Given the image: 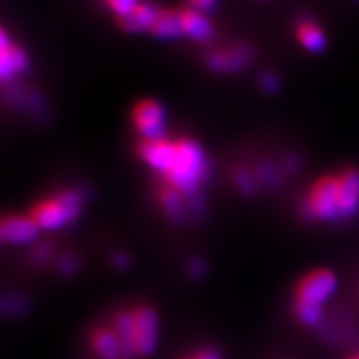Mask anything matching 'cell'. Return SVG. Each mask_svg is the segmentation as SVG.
I'll return each mask as SVG.
<instances>
[{
	"label": "cell",
	"instance_id": "7",
	"mask_svg": "<svg viewBox=\"0 0 359 359\" xmlns=\"http://www.w3.org/2000/svg\"><path fill=\"white\" fill-rule=\"evenodd\" d=\"M138 153L144 162H147L154 170L165 174L174 162L175 144L166 141L165 138L144 140L140 144Z\"/></svg>",
	"mask_w": 359,
	"mask_h": 359
},
{
	"label": "cell",
	"instance_id": "19",
	"mask_svg": "<svg viewBox=\"0 0 359 359\" xmlns=\"http://www.w3.org/2000/svg\"><path fill=\"white\" fill-rule=\"evenodd\" d=\"M294 313L297 319L302 325H306V327H314V325H318L322 319V307L306 306V304H298V302H294Z\"/></svg>",
	"mask_w": 359,
	"mask_h": 359
},
{
	"label": "cell",
	"instance_id": "20",
	"mask_svg": "<svg viewBox=\"0 0 359 359\" xmlns=\"http://www.w3.org/2000/svg\"><path fill=\"white\" fill-rule=\"evenodd\" d=\"M233 182L240 189V192L245 195H252L255 194V182L250 175V172H247L245 170H238L233 175Z\"/></svg>",
	"mask_w": 359,
	"mask_h": 359
},
{
	"label": "cell",
	"instance_id": "4",
	"mask_svg": "<svg viewBox=\"0 0 359 359\" xmlns=\"http://www.w3.org/2000/svg\"><path fill=\"white\" fill-rule=\"evenodd\" d=\"M337 289V276L328 268L313 269L302 277L295 287L298 304L322 307Z\"/></svg>",
	"mask_w": 359,
	"mask_h": 359
},
{
	"label": "cell",
	"instance_id": "21",
	"mask_svg": "<svg viewBox=\"0 0 359 359\" xmlns=\"http://www.w3.org/2000/svg\"><path fill=\"white\" fill-rule=\"evenodd\" d=\"M9 304H11V307L4 309V311L6 314H11V316H17V314L26 313L27 306H26V299L25 298L15 297V295H13L11 298H5L4 299V306H9Z\"/></svg>",
	"mask_w": 359,
	"mask_h": 359
},
{
	"label": "cell",
	"instance_id": "5",
	"mask_svg": "<svg viewBox=\"0 0 359 359\" xmlns=\"http://www.w3.org/2000/svg\"><path fill=\"white\" fill-rule=\"evenodd\" d=\"M307 215L319 220L340 219L339 207V180L334 177H323L313 186L309 199L304 205Z\"/></svg>",
	"mask_w": 359,
	"mask_h": 359
},
{
	"label": "cell",
	"instance_id": "12",
	"mask_svg": "<svg viewBox=\"0 0 359 359\" xmlns=\"http://www.w3.org/2000/svg\"><path fill=\"white\" fill-rule=\"evenodd\" d=\"M2 55H0V74H2V80L6 81L11 76L17 72H21L26 69L27 59L25 53L15 45H11L5 32H2Z\"/></svg>",
	"mask_w": 359,
	"mask_h": 359
},
{
	"label": "cell",
	"instance_id": "15",
	"mask_svg": "<svg viewBox=\"0 0 359 359\" xmlns=\"http://www.w3.org/2000/svg\"><path fill=\"white\" fill-rule=\"evenodd\" d=\"M250 57L247 48H235L228 53H212L208 55V65L215 71H238Z\"/></svg>",
	"mask_w": 359,
	"mask_h": 359
},
{
	"label": "cell",
	"instance_id": "27",
	"mask_svg": "<svg viewBox=\"0 0 359 359\" xmlns=\"http://www.w3.org/2000/svg\"><path fill=\"white\" fill-rule=\"evenodd\" d=\"M262 88L265 90V92H268V93L276 92L277 78L274 75H269V74L264 75V78H262Z\"/></svg>",
	"mask_w": 359,
	"mask_h": 359
},
{
	"label": "cell",
	"instance_id": "2",
	"mask_svg": "<svg viewBox=\"0 0 359 359\" xmlns=\"http://www.w3.org/2000/svg\"><path fill=\"white\" fill-rule=\"evenodd\" d=\"M83 208V198L74 190H66L51 199L39 202L33 207L30 219L39 229H59L80 216Z\"/></svg>",
	"mask_w": 359,
	"mask_h": 359
},
{
	"label": "cell",
	"instance_id": "18",
	"mask_svg": "<svg viewBox=\"0 0 359 359\" xmlns=\"http://www.w3.org/2000/svg\"><path fill=\"white\" fill-rule=\"evenodd\" d=\"M161 202H162V207L168 212V216H171L172 219H180V216H182V208H183L182 192H178V190L174 187L166 189L161 195Z\"/></svg>",
	"mask_w": 359,
	"mask_h": 359
},
{
	"label": "cell",
	"instance_id": "25",
	"mask_svg": "<svg viewBox=\"0 0 359 359\" xmlns=\"http://www.w3.org/2000/svg\"><path fill=\"white\" fill-rule=\"evenodd\" d=\"M189 2L194 6V9L201 11V13H204V11H210L216 5V0H189Z\"/></svg>",
	"mask_w": 359,
	"mask_h": 359
},
{
	"label": "cell",
	"instance_id": "30",
	"mask_svg": "<svg viewBox=\"0 0 359 359\" xmlns=\"http://www.w3.org/2000/svg\"><path fill=\"white\" fill-rule=\"evenodd\" d=\"M347 359H359V352H358V353H353L352 356H349Z\"/></svg>",
	"mask_w": 359,
	"mask_h": 359
},
{
	"label": "cell",
	"instance_id": "17",
	"mask_svg": "<svg viewBox=\"0 0 359 359\" xmlns=\"http://www.w3.org/2000/svg\"><path fill=\"white\" fill-rule=\"evenodd\" d=\"M111 328L116 331L117 337L120 339L123 353L125 356L130 358V311L129 310H120L112 318Z\"/></svg>",
	"mask_w": 359,
	"mask_h": 359
},
{
	"label": "cell",
	"instance_id": "10",
	"mask_svg": "<svg viewBox=\"0 0 359 359\" xmlns=\"http://www.w3.org/2000/svg\"><path fill=\"white\" fill-rule=\"evenodd\" d=\"M90 349L100 359H120L125 356L120 339L111 327H97L88 339Z\"/></svg>",
	"mask_w": 359,
	"mask_h": 359
},
{
	"label": "cell",
	"instance_id": "1",
	"mask_svg": "<svg viewBox=\"0 0 359 359\" xmlns=\"http://www.w3.org/2000/svg\"><path fill=\"white\" fill-rule=\"evenodd\" d=\"M207 174V161L201 147L190 140L175 142V157L163 175L182 194H194Z\"/></svg>",
	"mask_w": 359,
	"mask_h": 359
},
{
	"label": "cell",
	"instance_id": "3",
	"mask_svg": "<svg viewBox=\"0 0 359 359\" xmlns=\"http://www.w3.org/2000/svg\"><path fill=\"white\" fill-rule=\"evenodd\" d=\"M130 311V356H150L156 351L159 318L153 307L137 304Z\"/></svg>",
	"mask_w": 359,
	"mask_h": 359
},
{
	"label": "cell",
	"instance_id": "6",
	"mask_svg": "<svg viewBox=\"0 0 359 359\" xmlns=\"http://www.w3.org/2000/svg\"><path fill=\"white\" fill-rule=\"evenodd\" d=\"M133 125L145 140H159L165 133V111L159 102L145 99L132 111Z\"/></svg>",
	"mask_w": 359,
	"mask_h": 359
},
{
	"label": "cell",
	"instance_id": "9",
	"mask_svg": "<svg viewBox=\"0 0 359 359\" xmlns=\"http://www.w3.org/2000/svg\"><path fill=\"white\" fill-rule=\"evenodd\" d=\"M339 180V207L341 217H351L359 210V171L349 168Z\"/></svg>",
	"mask_w": 359,
	"mask_h": 359
},
{
	"label": "cell",
	"instance_id": "26",
	"mask_svg": "<svg viewBox=\"0 0 359 359\" xmlns=\"http://www.w3.org/2000/svg\"><path fill=\"white\" fill-rule=\"evenodd\" d=\"M111 262H112V265H114L116 268L123 269V268H126L129 265V257H128V255H125L123 252L114 253V255H112V257H111Z\"/></svg>",
	"mask_w": 359,
	"mask_h": 359
},
{
	"label": "cell",
	"instance_id": "22",
	"mask_svg": "<svg viewBox=\"0 0 359 359\" xmlns=\"http://www.w3.org/2000/svg\"><path fill=\"white\" fill-rule=\"evenodd\" d=\"M107 4L118 17L130 13L133 8H137L140 5L138 0H107Z\"/></svg>",
	"mask_w": 359,
	"mask_h": 359
},
{
	"label": "cell",
	"instance_id": "14",
	"mask_svg": "<svg viewBox=\"0 0 359 359\" xmlns=\"http://www.w3.org/2000/svg\"><path fill=\"white\" fill-rule=\"evenodd\" d=\"M182 20L184 35L201 42L208 41L211 38L212 27L210 25V21L201 14V11L184 9L182 11Z\"/></svg>",
	"mask_w": 359,
	"mask_h": 359
},
{
	"label": "cell",
	"instance_id": "11",
	"mask_svg": "<svg viewBox=\"0 0 359 359\" xmlns=\"http://www.w3.org/2000/svg\"><path fill=\"white\" fill-rule=\"evenodd\" d=\"M159 11L161 9H157L153 5L140 4L137 8H133L130 13L118 17V26L123 30L132 32V33L150 30L157 14H159Z\"/></svg>",
	"mask_w": 359,
	"mask_h": 359
},
{
	"label": "cell",
	"instance_id": "29",
	"mask_svg": "<svg viewBox=\"0 0 359 359\" xmlns=\"http://www.w3.org/2000/svg\"><path fill=\"white\" fill-rule=\"evenodd\" d=\"M35 252H38V253H35V261L38 262V264H41V262H45L50 257V247L47 245V244H39L38 247H36V250Z\"/></svg>",
	"mask_w": 359,
	"mask_h": 359
},
{
	"label": "cell",
	"instance_id": "16",
	"mask_svg": "<svg viewBox=\"0 0 359 359\" xmlns=\"http://www.w3.org/2000/svg\"><path fill=\"white\" fill-rule=\"evenodd\" d=\"M297 36L302 47L311 53H322L327 48V36L322 29L311 21L301 22L297 29Z\"/></svg>",
	"mask_w": 359,
	"mask_h": 359
},
{
	"label": "cell",
	"instance_id": "13",
	"mask_svg": "<svg viewBox=\"0 0 359 359\" xmlns=\"http://www.w3.org/2000/svg\"><path fill=\"white\" fill-rule=\"evenodd\" d=\"M150 32L157 38L163 39L184 35L182 13H177V11H159Z\"/></svg>",
	"mask_w": 359,
	"mask_h": 359
},
{
	"label": "cell",
	"instance_id": "28",
	"mask_svg": "<svg viewBox=\"0 0 359 359\" xmlns=\"http://www.w3.org/2000/svg\"><path fill=\"white\" fill-rule=\"evenodd\" d=\"M189 273H190V276H194V277H201L202 274L205 273V265H204V262L199 261V259H195V261L190 262Z\"/></svg>",
	"mask_w": 359,
	"mask_h": 359
},
{
	"label": "cell",
	"instance_id": "8",
	"mask_svg": "<svg viewBox=\"0 0 359 359\" xmlns=\"http://www.w3.org/2000/svg\"><path fill=\"white\" fill-rule=\"evenodd\" d=\"M36 223L25 216H9L0 224V238L9 244H27L38 237Z\"/></svg>",
	"mask_w": 359,
	"mask_h": 359
},
{
	"label": "cell",
	"instance_id": "31",
	"mask_svg": "<svg viewBox=\"0 0 359 359\" xmlns=\"http://www.w3.org/2000/svg\"><path fill=\"white\" fill-rule=\"evenodd\" d=\"M358 2H359V0H358Z\"/></svg>",
	"mask_w": 359,
	"mask_h": 359
},
{
	"label": "cell",
	"instance_id": "24",
	"mask_svg": "<svg viewBox=\"0 0 359 359\" xmlns=\"http://www.w3.org/2000/svg\"><path fill=\"white\" fill-rule=\"evenodd\" d=\"M183 359H222L220 353L215 349H201Z\"/></svg>",
	"mask_w": 359,
	"mask_h": 359
},
{
	"label": "cell",
	"instance_id": "23",
	"mask_svg": "<svg viewBox=\"0 0 359 359\" xmlns=\"http://www.w3.org/2000/svg\"><path fill=\"white\" fill-rule=\"evenodd\" d=\"M78 269V259L74 255H65L59 262V271L65 276H72Z\"/></svg>",
	"mask_w": 359,
	"mask_h": 359
}]
</instances>
